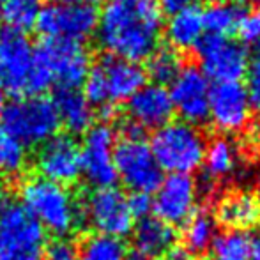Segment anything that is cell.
Masks as SVG:
<instances>
[{
	"mask_svg": "<svg viewBox=\"0 0 260 260\" xmlns=\"http://www.w3.org/2000/svg\"><path fill=\"white\" fill-rule=\"evenodd\" d=\"M20 204L45 229V232L66 237L82 226V204L73 197L66 186L45 177H30L20 188Z\"/></svg>",
	"mask_w": 260,
	"mask_h": 260,
	"instance_id": "obj_2",
	"label": "cell"
},
{
	"mask_svg": "<svg viewBox=\"0 0 260 260\" xmlns=\"http://www.w3.org/2000/svg\"><path fill=\"white\" fill-rule=\"evenodd\" d=\"M253 142H255V147H257V151L260 152V120L255 124V127H253Z\"/></svg>",
	"mask_w": 260,
	"mask_h": 260,
	"instance_id": "obj_38",
	"label": "cell"
},
{
	"mask_svg": "<svg viewBox=\"0 0 260 260\" xmlns=\"http://www.w3.org/2000/svg\"><path fill=\"white\" fill-rule=\"evenodd\" d=\"M182 69V60L179 53L172 48H157L151 57L147 58V69L145 76L152 80L156 85H167L175 80L179 71Z\"/></svg>",
	"mask_w": 260,
	"mask_h": 260,
	"instance_id": "obj_30",
	"label": "cell"
},
{
	"mask_svg": "<svg viewBox=\"0 0 260 260\" xmlns=\"http://www.w3.org/2000/svg\"><path fill=\"white\" fill-rule=\"evenodd\" d=\"M243 14L244 11L239 2H229V0L214 2L202 13L204 30H207L209 36L226 38L237 30Z\"/></svg>",
	"mask_w": 260,
	"mask_h": 260,
	"instance_id": "obj_26",
	"label": "cell"
},
{
	"mask_svg": "<svg viewBox=\"0 0 260 260\" xmlns=\"http://www.w3.org/2000/svg\"><path fill=\"white\" fill-rule=\"evenodd\" d=\"M38 73L45 89H78L90 71V53L83 43L45 39L36 48Z\"/></svg>",
	"mask_w": 260,
	"mask_h": 260,
	"instance_id": "obj_9",
	"label": "cell"
},
{
	"mask_svg": "<svg viewBox=\"0 0 260 260\" xmlns=\"http://www.w3.org/2000/svg\"><path fill=\"white\" fill-rule=\"evenodd\" d=\"M202 165H206V177L211 181L225 179L239 168V151L230 138L218 137L207 144Z\"/></svg>",
	"mask_w": 260,
	"mask_h": 260,
	"instance_id": "obj_24",
	"label": "cell"
},
{
	"mask_svg": "<svg viewBox=\"0 0 260 260\" xmlns=\"http://www.w3.org/2000/svg\"><path fill=\"white\" fill-rule=\"evenodd\" d=\"M170 100L174 112L182 117L181 120L193 126L209 119V94L211 82L197 66H184L170 83Z\"/></svg>",
	"mask_w": 260,
	"mask_h": 260,
	"instance_id": "obj_15",
	"label": "cell"
},
{
	"mask_svg": "<svg viewBox=\"0 0 260 260\" xmlns=\"http://www.w3.org/2000/svg\"><path fill=\"white\" fill-rule=\"evenodd\" d=\"M251 106L246 87L241 82L216 83L209 94V120L225 135H237L251 122Z\"/></svg>",
	"mask_w": 260,
	"mask_h": 260,
	"instance_id": "obj_14",
	"label": "cell"
},
{
	"mask_svg": "<svg viewBox=\"0 0 260 260\" xmlns=\"http://www.w3.org/2000/svg\"><path fill=\"white\" fill-rule=\"evenodd\" d=\"M144 131L127 122L122 138L115 142L113 167L115 175L131 193L151 195L163 181V170L157 165L151 145L142 137Z\"/></svg>",
	"mask_w": 260,
	"mask_h": 260,
	"instance_id": "obj_5",
	"label": "cell"
},
{
	"mask_svg": "<svg viewBox=\"0 0 260 260\" xmlns=\"http://www.w3.org/2000/svg\"><path fill=\"white\" fill-rule=\"evenodd\" d=\"M149 145L163 172L189 175L202 167L207 142L199 126L170 120L154 131Z\"/></svg>",
	"mask_w": 260,
	"mask_h": 260,
	"instance_id": "obj_3",
	"label": "cell"
},
{
	"mask_svg": "<svg viewBox=\"0 0 260 260\" xmlns=\"http://www.w3.org/2000/svg\"><path fill=\"white\" fill-rule=\"evenodd\" d=\"M0 117V126L25 147L43 145L57 135L60 126L53 101L45 96L14 98L13 101L4 105Z\"/></svg>",
	"mask_w": 260,
	"mask_h": 260,
	"instance_id": "obj_8",
	"label": "cell"
},
{
	"mask_svg": "<svg viewBox=\"0 0 260 260\" xmlns=\"http://www.w3.org/2000/svg\"><path fill=\"white\" fill-rule=\"evenodd\" d=\"M0 75L6 90L18 98L39 96L46 90L38 73L36 46L23 30L0 28Z\"/></svg>",
	"mask_w": 260,
	"mask_h": 260,
	"instance_id": "obj_7",
	"label": "cell"
},
{
	"mask_svg": "<svg viewBox=\"0 0 260 260\" xmlns=\"http://www.w3.org/2000/svg\"><path fill=\"white\" fill-rule=\"evenodd\" d=\"M211 260H260V237L253 232L226 230L211 246Z\"/></svg>",
	"mask_w": 260,
	"mask_h": 260,
	"instance_id": "obj_22",
	"label": "cell"
},
{
	"mask_svg": "<svg viewBox=\"0 0 260 260\" xmlns=\"http://www.w3.org/2000/svg\"><path fill=\"white\" fill-rule=\"evenodd\" d=\"M172 50H193L204 38V21L202 13L197 7L182 11L179 14L170 16V21L163 28Z\"/></svg>",
	"mask_w": 260,
	"mask_h": 260,
	"instance_id": "obj_23",
	"label": "cell"
},
{
	"mask_svg": "<svg viewBox=\"0 0 260 260\" xmlns=\"http://www.w3.org/2000/svg\"><path fill=\"white\" fill-rule=\"evenodd\" d=\"M157 4H159L161 13L168 14V16L179 14L189 7H195V0H157Z\"/></svg>",
	"mask_w": 260,
	"mask_h": 260,
	"instance_id": "obj_35",
	"label": "cell"
},
{
	"mask_svg": "<svg viewBox=\"0 0 260 260\" xmlns=\"http://www.w3.org/2000/svg\"><path fill=\"white\" fill-rule=\"evenodd\" d=\"M202 73L216 83L241 82L250 68L248 48L239 41L221 36H206L197 45Z\"/></svg>",
	"mask_w": 260,
	"mask_h": 260,
	"instance_id": "obj_11",
	"label": "cell"
},
{
	"mask_svg": "<svg viewBox=\"0 0 260 260\" xmlns=\"http://www.w3.org/2000/svg\"><path fill=\"white\" fill-rule=\"evenodd\" d=\"M53 105L60 126H64L71 133H83L92 126V105L78 89H58Z\"/></svg>",
	"mask_w": 260,
	"mask_h": 260,
	"instance_id": "obj_21",
	"label": "cell"
},
{
	"mask_svg": "<svg viewBox=\"0 0 260 260\" xmlns=\"http://www.w3.org/2000/svg\"><path fill=\"white\" fill-rule=\"evenodd\" d=\"M214 219L226 230L251 232L260 225V197L243 189L226 193L216 206Z\"/></svg>",
	"mask_w": 260,
	"mask_h": 260,
	"instance_id": "obj_19",
	"label": "cell"
},
{
	"mask_svg": "<svg viewBox=\"0 0 260 260\" xmlns=\"http://www.w3.org/2000/svg\"><path fill=\"white\" fill-rule=\"evenodd\" d=\"M43 9V0H0V21L4 27L23 30L36 25Z\"/></svg>",
	"mask_w": 260,
	"mask_h": 260,
	"instance_id": "obj_27",
	"label": "cell"
},
{
	"mask_svg": "<svg viewBox=\"0 0 260 260\" xmlns=\"http://www.w3.org/2000/svg\"><path fill=\"white\" fill-rule=\"evenodd\" d=\"M36 167L39 170V177L60 186L71 184L82 175L80 144L71 135H55L39 147Z\"/></svg>",
	"mask_w": 260,
	"mask_h": 260,
	"instance_id": "obj_17",
	"label": "cell"
},
{
	"mask_svg": "<svg viewBox=\"0 0 260 260\" xmlns=\"http://www.w3.org/2000/svg\"><path fill=\"white\" fill-rule=\"evenodd\" d=\"M115 133L110 124H96L85 131L80 145V172L96 189L112 188L117 181L113 167Z\"/></svg>",
	"mask_w": 260,
	"mask_h": 260,
	"instance_id": "obj_12",
	"label": "cell"
},
{
	"mask_svg": "<svg viewBox=\"0 0 260 260\" xmlns=\"http://www.w3.org/2000/svg\"><path fill=\"white\" fill-rule=\"evenodd\" d=\"M46 232L16 199L0 193V260H43Z\"/></svg>",
	"mask_w": 260,
	"mask_h": 260,
	"instance_id": "obj_4",
	"label": "cell"
},
{
	"mask_svg": "<svg viewBox=\"0 0 260 260\" xmlns=\"http://www.w3.org/2000/svg\"><path fill=\"white\" fill-rule=\"evenodd\" d=\"M131 232H133L135 250L154 260L157 257H165L175 246V239H177L174 226L151 216L140 219Z\"/></svg>",
	"mask_w": 260,
	"mask_h": 260,
	"instance_id": "obj_20",
	"label": "cell"
},
{
	"mask_svg": "<svg viewBox=\"0 0 260 260\" xmlns=\"http://www.w3.org/2000/svg\"><path fill=\"white\" fill-rule=\"evenodd\" d=\"M243 46H260V7L250 9L243 14L237 27Z\"/></svg>",
	"mask_w": 260,
	"mask_h": 260,
	"instance_id": "obj_31",
	"label": "cell"
},
{
	"mask_svg": "<svg viewBox=\"0 0 260 260\" xmlns=\"http://www.w3.org/2000/svg\"><path fill=\"white\" fill-rule=\"evenodd\" d=\"M216 219L211 212L197 211L188 221L182 225V241H184V250L189 255L206 253L211 250L214 243L218 230H216Z\"/></svg>",
	"mask_w": 260,
	"mask_h": 260,
	"instance_id": "obj_25",
	"label": "cell"
},
{
	"mask_svg": "<svg viewBox=\"0 0 260 260\" xmlns=\"http://www.w3.org/2000/svg\"><path fill=\"white\" fill-rule=\"evenodd\" d=\"M163 28L157 0H105L96 38L108 55L138 64L159 48Z\"/></svg>",
	"mask_w": 260,
	"mask_h": 260,
	"instance_id": "obj_1",
	"label": "cell"
},
{
	"mask_svg": "<svg viewBox=\"0 0 260 260\" xmlns=\"http://www.w3.org/2000/svg\"><path fill=\"white\" fill-rule=\"evenodd\" d=\"M27 167V149L0 126V175L13 179Z\"/></svg>",
	"mask_w": 260,
	"mask_h": 260,
	"instance_id": "obj_29",
	"label": "cell"
},
{
	"mask_svg": "<svg viewBox=\"0 0 260 260\" xmlns=\"http://www.w3.org/2000/svg\"><path fill=\"white\" fill-rule=\"evenodd\" d=\"M126 246L122 239L94 234L78 246V260H124Z\"/></svg>",
	"mask_w": 260,
	"mask_h": 260,
	"instance_id": "obj_28",
	"label": "cell"
},
{
	"mask_svg": "<svg viewBox=\"0 0 260 260\" xmlns=\"http://www.w3.org/2000/svg\"><path fill=\"white\" fill-rule=\"evenodd\" d=\"M127 117L129 122L138 129H159L167 122H170L174 115L168 89L156 83H145L140 90L127 100Z\"/></svg>",
	"mask_w": 260,
	"mask_h": 260,
	"instance_id": "obj_18",
	"label": "cell"
},
{
	"mask_svg": "<svg viewBox=\"0 0 260 260\" xmlns=\"http://www.w3.org/2000/svg\"><path fill=\"white\" fill-rule=\"evenodd\" d=\"M82 212L83 221L103 236L122 239L135 226V218L127 207V197L113 186L89 193L82 202Z\"/></svg>",
	"mask_w": 260,
	"mask_h": 260,
	"instance_id": "obj_10",
	"label": "cell"
},
{
	"mask_svg": "<svg viewBox=\"0 0 260 260\" xmlns=\"http://www.w3.org/2000/svg\"><path fill=\"white\" fill-rule=\"evenodd\" d=\"M124 260H154V258L147 257V255H144V253H140V251L135 250V251H131V253H127Z\"/></svg>",
	"mask_w": 260,
	"mask_h": 260,
	"instance_id": "obj_37",
	"label": "cell"
},
{
	"mask_svg": "<svg viewBox=\"0 0 260 260\" xmlns=\"http://www.w3.org/2000/svg\"><path fill=\"white\" fill-rule=\"evenodd\" d=\"M98 0H52V4H62V6H94Z\"/></svg>",
	"mask_w": 260,
	"mask_h": 260,
	"instance_id": "obj_36",
	"label": "cell"
},
{
	"mask_svg": "<svg viewBox=\"0 0 260 260\" xmlns=\"http://www.w3.org/2000/svg\"><path fill=\"white\" fill-rule=\"evenodd\" d=\"M4 105H6V85H4V78L0 75V112H2Z\"/></svg>",
	"mask_w": 260,
	"mask_h": 260,
	"instance_id": "obj_39",
	"label": "cell"
},
{
	"mask_svg": "<svg viewBox=\"0 0 260 260\" xmlns=\"http://www.w3.org/2000/svg\"><path fill=\"white\" fill-rule=\"evenodd\" d=\"M152 199V211L167 225H184L197 212L199 186L191 175L170 174L163 177Z\"/></svg>",
	"mask_w": 260,
	"mask_h": 260,
	"instance_id": "obj_16",
	"label": "cell"
},
{
	"mask_svg": "<svg viewBox=\"0 0 260 260\" xmlns=\"http://www.w3.org/2000/svg\"><path fill=\"white\" fill-rule=\"evenodd\" d=\"M236 2H237V0H236Z\"/></svg>",
	"mask_w": 260,
	"mask_h": 260,
	"instance_id": "obj_40",
	"label": "cell"
},
{
	"mask_svg": "<svg viewBox=\"0 0 260 260\" xmlns=\"http://www.w3.org/2000/svg\"><path fill=\"white\" fill-rule=\"evenodd\" d=\"M43 260H78V244L69 237H55L46 244Z\"/></svg>",
	"mask_w": 260,
	"mask_h": 260,
	"instance_id": "obj_32",
	"label": "cell"
},
{
	"mask_svg": "<svg viewBox=\"0 0 260 260\" xmlns=\"http://www.w3.org/2000/svg\"><path fill=\"white\" fill-rule=\"evenodd\" d=\"M45 39L83 43L96 34L98 11L94 6H62L50 4L43 7L36 21Z\"/></svg>",
	"mask_w": 260,
	"mask_h": 260,
	"instance_id": "obj_13",
	"label": "cell"
},
{
	"mask_svg": "<svg viewBox=\"0 0 260 260\" xmlns=\"http://www.w3.org/2000/svg\"><path fill=\"white\" fill-rule=\"evenodd\" d=\"M246 90L250 96L251 106L260 110V57L250 62V68L246 71Z\"/></svg>",
	"mask_w": 260,
	"mask_h": 260,
	"instance_id": "obj_33",
	"label": "cell"
},
{
	"mask_svg": "<svg viewBox=\"0 0 260 260\" xmlns=\"http://www.w3.org/2000/svg\"><path fill=\"white\" fill-rule=\"evenodd\" d=\"M127 207L131 211V216L138 219H144L152 211V199L145 193H131L127 197Z\"/></svg>",
	"mask_w": 260,
	"mask_h": 260,
	"instance_id": "obj_34",
	"label": "cell"
},
{
	"mask_svg": "<svg viewBox=\"0 0 260 260\" xmlns=\"http://www.w3.org/2000/svg\"><path fill=\"white\" fill-rule=\"evenodd\" d=\"M145 78L147 76L140 64L108 55L98 64L90 66L83 82V96L90 105L112 108L113 103L127 101L137 90H140L145 85Z\"/></svg>",
	"mask_w": 260,
	"mask_h": 260,
	"instance_id": "obj_6",
	"label": "cell"
}]
</instances>
